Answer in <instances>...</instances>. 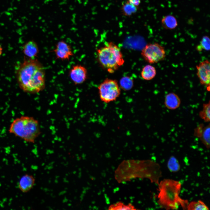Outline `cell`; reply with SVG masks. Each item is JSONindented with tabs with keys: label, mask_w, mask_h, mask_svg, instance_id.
Wrapping results in <instances>:
<instances>
[{
	"label": "cell",
	"mask_w": 210,
	"mask_h": 210,
	"mask_svg": "<svg viewBox=\"0 0 210 210\" xmlns=\"http://www.w3.org/2000/svg\"><path fill=\"white\" fill-rule=\"evenodd\" d=\"M16 75L20 88L25 92L36 93L44 89L45 70L37 59H25L17 68Z\"/></svg>",
	"instance_id": "6da1fadb"
},
{
	"label": "cell",
	"mask_w": 210,
	"mask_h": 210,
	"mask_svg": "<svg viewBox=\"0 0 210 210\" xmlns=\"http://www.w3.org/2000/svg\"><path fill=\"white\" fill-rule=\"evenodd\" d=\"M158 185L159 192L157 202L161 208L166 210L177 209L181 206L183 209H187L189 202L179 196L181 184L179 181L164 179Z\"/></svg>",
	"instance_id": "7a4b0ae2"
},
{
	"label": "cell",
	"mask_w": 210,
	"mask_h": 210,
	"mask_svg": "<svg viewBox=\"0 0 210 210\" xmlns=\"http://www.w3.org/2000/svg\"><path fill=\"white\" fill-rule=\"evenodd\" d=\"M8 131L10 133L30 143H34L41 133L38 120L27 116L15 119L10 125Z\"/></svg>",
	"instance_id": "3957f363"
},
{
	"label": "cell",
	"mask_w": 210,
	"mask_h": 210,
	"mask_svg": "<svg viewBox=\"0 0 210 210\" xmlns=\"http://www.w3.org/2000/svg\"><path fill=\"white\" fill-rule=\"evenodd\" d=\"M97 52L100 64L110 73L114 72L124 63L120 48L112 42L107 43Z\"/></svg>",
	"instance_id": "277c9868"
},
{
	"label": "cell",
	"mask_w": 210,
	"mask_h": 210,
	"mask_svg": "<svg viewBox=\"0 0 210 210\" xmlns=\"http://www.w3.org/2000/svg\"><path fill=\"white\" fill-rule=\"evenodd\" d=\"M98 89L101 100L106 103L116 100L120 94V88L116 80L107 78L100 84Z\"/></svg>",
	"instance_id": "5b68a950"
},
{
	"label": "cell",
	"mask_w": 210,
	"mask_h": 210,
	"mask_svg": "<svg viewBox=\"0 0 210 210\" xmlns=\"http://www.w3.org/2000/svg\"><path fill=\"white\" fill-rule=\"evenodd\" d=\"M141 54L144 60L151 64L162 61L166 57L164 48L157 43L146 45L142 50Z\"/></svg>",
	"instance_id": "8992f818"
},
{
	"label": "cell",
	"mask_w": 210,
	"mask_h": 210,
	"mask_svg": "<svg viewBox=\"0 0 210 210\" xmlns=\"http://www.w3.org/2000/svg\"><path fill=\"white\" fill-rule=\"evenodd\" d=\"M197 74L200 84L206 87L208 91L210 90V63L208 60L200 62L196 65Z\"/></svg>",
	"instance_id": "52a82bcc"
},
{
	"label": "cell",
	"mask_w": 210,
	"mask_h": 210,
	"mask_svg": "<svg viewBox=\"0 0 210 210\" xmlns=\"http://www.w3.org/2000/svg\"><path fill=\"white\" fill-rule=\"evenodd\" d=\"M69 77L75 85L81 84L84 82L87 77V71L86 68L80 65L73 66L70 70Z\"/></svg>",
	"instance_id": "ba28073f"
},
{
	"label": "cell",
	"mask_w": 210,
	"mask_h": 210,
	"mask_svg": "<svg viewBox=\"0 0 210 210\" xmlns=\"http://www.w3.org/2000/svg\"><path fill=\"white\" fill-rule=\"evenodd\" d=\"M54 52L57 58L62 60H68L74 55L71 47L63 41L57 43Z\"/></svg>",
	"instance_id": "9c48e42d"
},
{
	"label": "cell",
	"mask_w": 210,
	"mask_h": 210,
	"mask_svg": "<svg viewBox=\"0 0 210 210\" xmlns=\"http://www.w3.org/2000/svg\"><path fill=\"white\" fill-rule=\"evenodd\" d=\"M35 183V179L32 175L26 174L20 178L18 188L23 193H27L30 191L33 188Z\"/></svg>",
	"instance_id": "30bf717a"
},
{
	"label": "cell",
	"mask_w": 210,
	"mask_h": 210,
	"mask_svg": "<svg viewBox=\"0 0 210 210\" xmlns=\"http://www.w3.org/2000/svg\"><path fill=\"white\" fill-rule=\"evenodd\" d=\"M210 130L209 124L204 127L201 125V126H198L196 128L195 132L196 136L200 138V141L208 149L210 148Z\"/></svg>",
	"instance_id": "8fae6325"
},
{
	"label": "cell",
	"mask_w": 210,
	"mask_h": 210,
	"mask_svg": "<svg viewBox=\"0 0 210 210\" xmlns=\"http://www.w3.org/2000/svg\"><path fill=\"white\" fill-rule=\"evenodd\" d=\"M23 52L25 55L29 58L35 59L39 52L38 45L34 41H29L24 45Z\"/></svg>",
	"instance_id": "7c38bea8"
},
{
	"label": "cell",
	"mask_w": 210,
	"mask_h": 210,
	"mask_svg": "<svg viewBox=\"0 0 210 210\" xmlns=\"http://www.w3.org/2000/svg\"><path fill=\"white\" fill-rule=\"evenodd\" d=\"M181 99L174 92L167 94L165 97L164 104L166 107L171 110H174L180 106Z\"/></svg>",
	"instance_id": "4fadbf2b"
},
{
	"label": "cell",
	"mask_w": 210,
	"mask_h": 210,
	"mask_svg": "<svg viewBox=\"0 0 210 210\" xmlns=\"http://www.w3.org/2000/svg\"><path fill=\"white\" fill-rule=\"evenodd\" d=\"M156 74L155 68L154 66L148 64L145 66L141 72V76L144 80H150L153 79Z\"/></svg>",
	"instance_id": "5bb4252c"
},
{
	"label": "cell",
	"mask_w": 210,
	"mask_h": 210,
	"mask_svg": "<svg viewBox=\"0 0 210 210\" xmlns=\"http://www.w3.org/2000/svg\"><path fill=\"white\" fill-rule=\"evenodd\" d=\"M161 23L163 27L166 29H172L177 26V21L175 18L172 15H167L163 17Z\"/></svg>",
	"instance_id": "9a60e30c"
},
{
	"label": "cell",
	"mask_w": 210,
	"mask_h": 210,
	"mask_svg": "<svg viewBox=\"0 0 210 210\" xmlns=\"http://www.w3.org/2000/svg\"><path fill=\"white\" fill-rule=\"evenodd\" d=\"M119 86L122 89L125 91H128L132 89L134 85L133 80L128 76L122 78L119 82Z\"/></svg>",
	"instance_id": "2e32d148"
},
{
	"label": "cell",
	"mask_w": 210,
	"mask_h": 210,
	"mask_svg": "<svg viewBox=\"0 0 210 210\" xmlns=\"http://www.w3.org/2000/svg\"><path fill=\"white\" fill-rule=\"evenodd\" d=\"M187 209L188 210H209V207L202 201L199 200L197 201H192L189 203Z\"/></svg>",
	"instance_id": "e0dca14e"
},
{
	"label": "cell",
	"mask_w": 210,
	"mask_h": 210,
	"mask_svg": "<svg viewBox=\"0 0 210 210\" xmlns=\"http://www.w3.org/2000/svg\"><path fill=\"white\" fill-rule=\"evenodd\" d=\"M167 166L169 171L172 172H177L181 168L178 160L174 156H172L169 158L167 162Z\"/></svg>",
	"instance_id": "ac0fdd59"
},
{
	"label": "cell",
	"mask_w": 210,
	"mask_h": 210,
	"mask_svg": "<svg viewBox=\"0 0 210 210\" xmlns=\"http://www.w3.org/2000/svg\"><path fill=\"white\" fill-rule=\"evenodd\" d=\"M210 49V40L208 36H205L202 38L200 44L196 47V50L201 51L203 50L209 51Z\"/></svg>",
	"instance_id": "d6986e66"
},
{
	"label": "cell",
	"mask_w": 210,
	"mask_h": 210,
	"mask_svg": "<svg viewBox=\"0 0 210 210\" xmlns=\"http://www.w3.org/2000/svg\"><path fill=\"white\" fill-rule=\"evenodd\" d=\"M210 101L208 103L203 104V109L199 113L200 117L206 122H209L210 120Z\"/></svg>",
	"instance_id": "ffe728a7"
},
{
	"label": "cell",
	"mask_w": 210,
	"mask_h": 210,
	"mask_svg": "<svg viewBox=\"0 0 210 210\" xmlns=\"http://www.w3.org/2000/svg\"><path fill=\"white\" fill-rule=\"evenodd\" d=\"M123 9L124 14L128 16L130 15L137 11L135 6L130 4L129 2L124 4Z\"/></svg>",
	"instance_id": "44dd1931"
},
{
	"label": "cell",
	"mask_w": 210,
	"mask_h": 210,
	"mask_svg": "<svg viewBox=\"0 0 210 210\" xmlns=\"http://www.w3.org/2000/svg\"><path fill=\"white\" fill-rule=\"evenodd\" d=\"M110 208L111 209L131 210L133 209L134 207L130 205H126L122 203H118L111 206Z\"/></svg>",
	"instance_id": "7402d4cb"
},
{
	"label": "cell",
	"mask_w": 210,
	"mask_h": 210,
	"mask_svg": "<svg viewBox=\"0 0 210 210\" xmlns=\"http://www.w3.org/2000/svg\"><path fill=\"white\" fill-rule=\"evenodd\" d=\"M128 2L130 4L135 6L139 5L140 2V0H128Z\"/></svg>",
	"instance_id": "603a6c76"
},
{
	"label": "cell",
	"mask_w": 210,
	"mask_h": 210,
	"mask_svg": "<svg viewBox=\"0 0 210 210\" xmlns=\"http://www.w3.org/2000/svg\"><path fill=\"white\" fill-rule=\"evenodd\" d=\"M3 52V48L1 46L0 44V56L1 55Z\"/></svg>",
	"instance_id": "cb8c5ba5"
}]
</instances>
